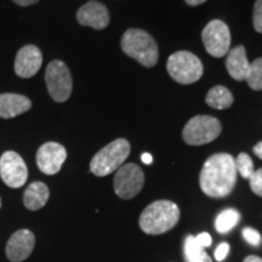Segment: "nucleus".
Returning a JSON list of instances; mask_svg holds the SVG:
<instances>
[{"instance_id":"8","label":"nucleus","mask_w":262,"mask_h":262,"mask_svg":"<svg viewBox=\"0 0 262 262\" xmlns=\"http://www.w3.org/2000/svg\"><path fill=\"white\" fill-rule=\"evenodd\" d=\"M116 194L122 199L136 196L145 185V175L142 169L136 164H124L117 170L113 180Z\"/></svg>"},{"instance_id":"28","label":"nucleus","mask_w":262,"mask_h":262,"mask_svg":"<svg viewBox=\"0 0 262 262\" xmlns=\"http://www.w3.org/2000/svg\"><path fill=\"white\" fill-rule=\"evenodd\" d=\"M12 2L16 3V4L19 6H29L33 4H37L39 0H12Z\"/></svg>"},{"instance_id":"20","label":"nucleus","mask_w":262,"mask_h":262,"mask_svg":"<svg viewBox=\"0 0 262 262\" xmlns=\"http://www.w3.org/2000/svg\"><path fill=\"white\" fill-rule=\"evenodd\" d=\"M241 220V214L235 209H226L217 215L215 220V228L219 233H227L235 227Z\"/></svg>"},{"instance_id":"21","label":"nucleus","mask_w":262,"mask_h":262,"mask_svg":"<svg viewBox=\"0 0 262 262\" xmlns=\"http://www.w3.org/2000/svg\"><path fill=\"white\" fill-rule=\"evenodd\" d=\"M245 80L253 90H262V57L251 62Z\"/></svg>"},{"instance_id":"17","label":"nucleus","mask_w":262,"mask_h":262,"mask_svg":"<svg viewBox=\"0 0 262 262\" xmlns=\"http://www.w3.org/2000/svg\"><path fill=\"white\" fill-rule=\"evenodd\" d=\"M49 196H50V192L44 182H33L25 191L24 204L28 210L37 211L47 204Z\"/></svg>"},{"instance_id":"22","label":"nucleus","mask_w":262,"mask_h":262,"mask_svg":"<svg viewBox=\"0 0 262 262\" xmlns=\"http://www.w3.org/2000/svg\"><path fill=\"white\" fill-rule=\"evenodd\" d=\"M234 163L237 173H241L243 179H250V176L255 171L253 159L250 158V156L247 155V153H241L237 157V159H234Z\"/></svg>"},{"instance_id":"32","label":"nucleus","mask_w":262,"mask_h":262,"mask_svg":"<svg viewBox=\"0 0 262 262\" xmlns=\"http://www.w3.org/2000/svg\"><path fill=\"white\" fill-rule=\"evenodd\" d=\"M185 2L191 6H196V5L203 4V3H205L206 0H185Z\"/></svg>"},{"instance_id":"5","label":"nucleus","mask_w":262,"mask_h":262,"mask_svg":"<svg viewBox=\"0 0 262 262\" xmlns=\"http://www.w3.org/2000/svg\"><path fill=\"white\" fill-rule=\"evenodd\" d=\"M170 77L180 84L188 85L198 81L203 75V63L189 51L173 52L166 62Z\"/></svg>"},{"instance_id":"24","label":"nucleus","mask_w":262,"mask_h":262,"mask_svg":"<svg viewBox=\"0 0 262 262\" xmlns=\"http://www.w3.org/2000/svg\"><path fill=\"white\" fill-rule=\"evenodd\" d=\"M243 237L253 247H258L261 244V234L255 228L245 227L243 229Z\"/></svg>"},{"instance_id":"1","label":"nucleus","mask_w":262,"mask_h":262,"mask_svg":"<svg viewBox=\"0 0 262 262\" xmlns=\"http://www.w3.org/2000/svg\"><path fill=\"white\" fill-rule=\"evenodd\" d=\"M202 191L211 198H225L237 183L234 158L228 153H216L206 159L199 176Z\"/></svg>"},{"instance_id":"31","label":"nucleus","mask_w":262,"mask_h":262,"mask_svg":"<svg viewBox=\"0 0 262 262\" xmlns=\"http://www.w3.org/2000/svg\"><path fill=\"white\" fill-rule=\"evenodd\" d=\"M141 160H142L145 164H150L153 162V158H152V156L148 155V153H143L142 157H141Z\"/></svg>"},{"instance_id":"4","label":"nucleus","mask_w":262,"mask_h":262,"mask_svg":"<svg viewBox=\"0 0 262 262\" xmlns=\"http://www.w3.org/2000/svg\"><path fill=\"white\" fill-rule=\"evenodd\" d=\"M130 155V143L125 139H117L100 149L90 162V170L94 175L103 176L117 171Z\"/></svg>"},{"instance_id":"18","label":"nucleus","mask_w":262,"mask_h":262,"mask_svg":"<svg viewBox=\"0 0 262 262\" xmlns=\"http://www.w3.org/2000/svg\"><path fill=\"white\" fill-rule=\"evenodd\" d=\"M233 100V95L231 91L222 85H216L211 88L205 97L206 104L214 110H227L232 106Z\"/></svg>"},{"instance_id":"2","label":"nucleus","mask_w":262,"mask_h":262,"mask_svg":"<svg viewBox=\"0 0 262 262\" xmlns=\"http://www.w3.org/2000/svg\"><path fill=\"white\" fill-rule=\"evenodd\" d=\"M180 219V209L173 202L156 201L140 216V227L147 234L158 235L173 228Z\"/></svg>"},{"instance_id":"33","label":"nucleus","mask_w":262,"mask_h":262,"mask_svg":"<svg viewBox=\"0 0 262 262\" xmlns=\"http://www.w3.org/2000/svg\"><path fill=\"white\" fill-rule=\"evenodd\" d=\"M0 208H2V198H0Z\"/></svg>"},{"instance_id":"19","label":"nucleus","mask_w":262,"mask_h":262,"mask_svg":"<svg viewBox=\"0 0 262 262\" xmlns=\"http://www.w3.org/2000/svg\"><path fill=\"white\" fill-rule=\"evenodd\" d=\"M185 257L186 262H212L205 249L196 243L193 235H188L185 241Z\"/></svg>"},{"instance_id":"11","label":"nucleus","mask_w":262,"mask_h":262,"mask_svg":"<svg viewBox=\"0 0 262 262\" xmlns=\"http://www.w3.org/2000/svg\"><path fill=\"white\" fill-rule=\"evenodd\" d=\"M67 158V150L57 142L44 143L37 152V165L41 172L55 175L60 171Z\"/></svg>"},{"instance_id":"15","label":"nucleus","mask_w":262,"mask_h":262,"mask_svg":"<svg viewBox=\"0 0 262 262\" xmlns=\"http://www.w3.org/2000/svg\"><path fill=\"white\" fill-rule=\"evenodd\" d=\"M32 108V101L24 95L0 94V118L11 119L28 112Z\"/></svg>"},{"instance_id":"26","label":"nucleus","mask_w":262,"mask_h":262,"mask_svg":"<svg viewBox=\"0 0 262 262\" xmlns=\"http://www.w3.org/2000/svg\"><path fill=\"white\" fill-rule=\"evenodd\" d=\"M229 253V245L227 243H221L215 250L216 261H224Z\"/></svg>"},{"instance_id":"30","label":"nucleus","mask_w":262,"mask_h":262,"mask_svg":"<svg viewBox=\"0 0 262 262\" xmlns=\"http://www.w3.org/2000/svg\"><path fill=\"white\" fill-rule=\"evenodd\" d=\"M243 262H262V258L255 256V255H249L248 257L244 258Z\"/></svg>"},{"instance_id":"6","label":"nucleus","mask_w":262,"mask_h":262,"mask_svg":"<svg viewBox=\"0 0 262 262\" xmlns=\"http://www.w3.org/2000/svg\"><path fill=\"white\" fill-rule=\"evenodd\" d=\"M220 120L210 116L193 117L183 127L182 136L185 142L191 146H202L210 143L221 134Z\"/></svg>"},{"instance_id":"10","label":"nucleus","mask_w":262,"mask_h":262,"mask_svg":"<svg viewBox=\"0 0 262 262\" xmlns=\"http://www.w3.org/2000/svg\"><path fill=\"white\" fill-rule=\"evenodd\" d=\"M0 178L11 188H19L27 182V165L18 153L8 150L0 157Z\"/></svg>"},{"instance_id":"12","label":"nucleus","mask_w":262,"mask_h":262,"mask_svg":"<svg viewBox=\"0 0 262 262\" xmlns=\"http://www.w3.org/2000/svg\"><path fill=\"white\" fill-rule=\"evenodd\" d=\"M35 245V237L29 229H18L6 244V256L12 262H22L29 257Z\"/></svg>"},{"instance_id":"23","label":"nucleus","mask_w":262,"mask_h":262,"mask_svg":"<svg viewBox=\"0 0 262 262\" xmlns=\"http://www.w3.org/2000/svg\"><path fill=\"white\" fill-rule=\"evenodd\" d=\"M250 182V188L256 195L262 196V168L254 171L253 175L249 179Z\"/></svg>"},{"instance_id":"7","label":"nucleus","mask_w":262,"mask_h":262,"mask_svg":"<svg viewBox=\"0 0 262 262\" xmlns=\"http://www.w3.org/2000/svg\"><path fill=\"white\" fill-rule=\"evenodd\" d=\"M45 81H47L49 94L54 101L62 103L71 97L73 80L64 62L60 60L51 61L45 72Z\"/></svg>"},{"instance_id":"9","label":"nucleus","mask_w":262,"mask_h":262,"mask_svg":"<svg viewBox=\"0 0 262 262\" xmlns=\"http://www.w3.org/2000/svg\"><path fill=\"white\" fill-rule=\"evenodd\" d=\"M202 39L209 55L222 57L228 54L231 45V33L228 26L221 19H212L202 32Z\"/></svg>"},{"instance_id":"3","label":"nucleus","mask_w":262,"mask_h":262,"mask_svg":"<svg viewBox=\"0 0 262 262\" xmlns=\"http://www.w3.org/2000/svg\"><path fill=\"white\" fill-rule=\"evenodd\" d=\"M120 44L127 56L135 58L145 67H155L158 62V45L152 35L142 29H127L123 34Z\"/></svg>"},{"instance_id":"27","label":"nucleus","mask_w":262,"mask_h":262,"mask_svg":"<svg viewBox=\"0 0 262 262\" xmlns=\"http://www.w3.org/2000/svg\"><path fill=\"white\" fill-rule=\"evenodd\" d=\"M195 241H196V243H198L202 248H204V249L210 247L211 242H212L210 234H209V233H201V234H198L195 237Z\"/></svg>"},{"instance_id":"25","label":"nucleus","mask_w":262,"mask_h":262,"mask_svg":"<svg viewBox=\"0 0 262 262\" xmlns=\"http://www.w3.org/2000/svg\"><path fill=\"white\" fill-rule=\"evenodd\" d=\"M253 24L255 31L262 33V0H256L254 5Z\"/></svg>"},{"instance_id":"16","label":"nucleus","mask_w":262,"mask_h":262,"mask_svg":"<svg viewBox=\"0 0 262 262\" xmlns=\"http://www.w3.org/2000/svg\"><path fill=\"white\" fill-rule=\"evenodd\" d=\"M247 51L243 45H239L228 51L227 58H226V68H227L229 75L235 80H245L248 70H249Z\"/></svg>"},{"instance_id":"29","label":"nucleus","mask_w":262,"mask_h":262,"mask_svg":"<svg viewBox=\"0 0 262 262\" xmlns=\"http://www.w3.org/2000/svg\"><path fill=\"white\" fill-rule=\"evenodd\" d=\"M254 153L258 157V158L262 159V141L254 147Z\"/></svg>"},{"instance_id":"13","label":"nucleus","mask_w":262,"mask_h":262,"mask_svg":"<svg viewBox=\"0 0 262 262\" xmlns=\"http://www.w3.org/2000/svg\"><path fill=\"white\" fill-rule=\"evenodd\" d=\"M42 63L40 49L35 45H26L16 55L15 72L21 78H32L38 73Z\"/></svg>"},{"instance_id":"14","label":"nucleus","mask_w":262,"mask_h":262,"mask_svg":"<svg viewBox=\"0 0 262 262\" xmlns=\"http://www.w3.org/2000/svg\"><path fill=\"white\" fill-rule=\"evenodd\" d=\"M77 19L85 27L104 29L110 25V12L103 4L96 0H90L78 10Z\"/></svg>"}]
</instances>
